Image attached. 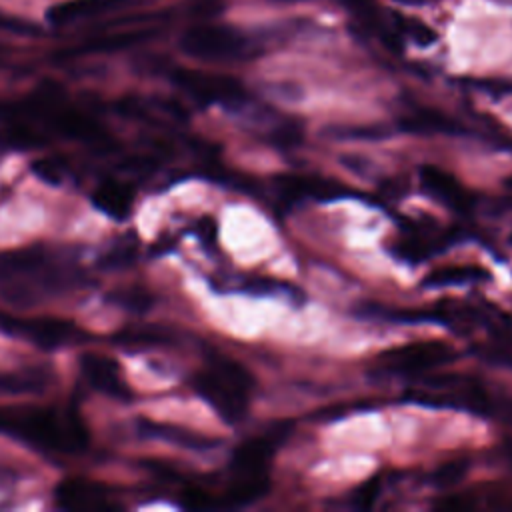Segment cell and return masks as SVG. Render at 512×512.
Listing matches in <instances>:
<instances>
[{
	"mask_svg": "<svg viewBox=\"0 0 512 512\" xmlns=\"http://www.w3.org/2000/svg\"><path fill=\"white\" fill-rule=\"evenodd\" d=\"M402 128L416 132H452L454 124L444 114L436 110H416L410 112L402 122Z\"/></svg>",
	"mask_w": 512,
	"mask_h": 512,
	"instance_id": "d6986e66",
	"label": "cell"
},
{
	"mask_svg": "<svg viewBox=\"0 0 512 512\" xmlns=\"http://www.w3.org/2000/svg\"><path fill=\"white\" fill-rule=\"evenodd\" d=\"M170 78L184 94L202 104L238 106L244 104L248 98L244 84L228 74L194 68H174Z\"/></svg>",
	"mask_w": 512,
	"mask_h": 512,
	"instance_id": "ba28073f",
	"label": "cell"
},
{
	"mask_svg": "<svg viewBox=\"0 0 512 512\" xmlns=\"http://www.w3.org/2000/svg\"><path fill=\"white\" fill-rule=\"evenodd\" d=\"M136 432L140 436L146 438H154L178 448H186V450H212L214 446L220 444L218 438H212L208 434L184 428V426H176V424H168V422H156L150 418H140L136 422Z\"/></svg>",
	"mask_w": 512,
	"mask_h": 512,
	"instance_id": "5bb4252c",
	"label": "cell"
},
{
	"mask_svg": "<svg viewBox=\"0 0 512 512\" xmlns=\"http://www.w3.org/2000/svg\"><path fill=\"white\" fill-rule=\"evenodd\" d=\"M180 50L202 62H236L250 58L252 40L228 24H194L180 36Z\"/></svg>",
	"mask_w": 512,
	"mask_h": 512,
	"instance_id": "5b68a950",
	"label": "cell"
},
{
	"mask_svg": "<svg viewBox=\"0 0 512 512\" xmlns=\"http://www.w3.org/2000/svg\"><path fill=\"white\" fill-rule=\"evenodd\" d=\"M468 466L470 462L466 458H456V460H450V462H444L440 464L434 472H432V484L438 486V488H452L454 484H458L466 472H468Z\"/></svg>",
	"mask_w": 512,
	"mask_h": 512,
	"instance_id": "ffe728a7",
	"label": "cell"
},
{
	"mask_svg": "<svg viewBox=\"0 0 512 512\" xmlns=\"http://www.w3.org/2000/svg\"><path fill=\"white\" fill-rule=\"evenodd\" d=\"M56 380L50 366H24L16 370H0V396H38Z\"/></svg>",
	"mask_w": 512,
	"mask_h": 512,
	"instance_id": "9a60e30c",
	"label": "cell"
},
{
	"mask_svg": "<svg viewBox=\"0 0 512 512\" xmlns=\"http://www.w3.org/2000/svg\"><path fill=\"white\" fill-rule=\"evenodd\" d=\"M134 188L118 178H106L92 190V204L114 220H128L134 212Z\"/></svg>",
	"mask_w": 512,
	"mask_h": 512,
	"instance_id": "e0dca14e",
	"label": "cell"
},
{
	"mask_svg": "<svg viewBox=\"0 0 512 512\" xmlns=\"http://www.w3.org/2000/svg\"><path fill=\"white\" fill-rule=\"evenodd\" d=\"M0 328L16 338L28 340L40 348H62L92 340L84 328L66 320L52 316H12L0 314Z\"/></svg>",
	"mask_w": 512,
	"mask_h": 512,
	"instance_id": "8992f818",
	"label": "cell"
},
{
	"mask_svg": "<svg viewBox=\"0 0 512 512\" xmlns=\"http://www.w3.org/2000/svg\"><path fill=\"white\" fill-rule=\"evenodd\" d=\"M500 454H502L504 462H506V464L512 468V438L504 440V444L500 446Z\"/></svg>",
	"mask_w": 512,
	"mask_h": 512,
	"instance_id": "603a6c76",
	"label": "cell"
},
{
	"mask_svg": "<svg viewBox=\"0 0 512 512\" xmlns=\"http://www.w3.org/2000/svg\"><path fill=\"white\" fill-rule=\"evenodd\" d=\"M110 300L116 302L118 306H126L130 310H140V312L150 308V304H152L150 294L146 290H142V288H136V286L122 288L120 292L110 294Z\"/></svg>",
	"mask_w": 512,
	"mask_h": 512,
	"instance_id": "44dd1931",
	"label": "cell"
},
{
	"mask_svg": "<svg viewBox=\"0 0 512 512\" xmlns=\"http://www.w3.org/2000/svg\"><path fill=\"white\" fill-rule=\"evenodd\" d=\"M508 186H512V178H510V180H508Z\"/></svg>",
	"mask_w": 512,
	"mask_h": 512,
	"instance_id": "d4e9b609",
	"label": "cell"
},
{
	"mask_svg": "<svg viewBox=\"0 0 512 512\" xmlns=\"http://www.w3.org/2000/svg\"><path fill=\"white\" fill-rule=\"evenodd\" d=\"M82 286L76 260L56 248L34 244L0 254V298L10 306L32 308Z\"/></svg>",
	"mask_w": 512,
	"mask_h": 512,
	"instance_id": "6da1fadb",
	"label": "cell"
},
{
	"mask_svg": "<svg viewBox=\"0 0 512 512\" xmlns=\"http://www.w3.org/2000/svg\"><path fill=\"white\" fill-rule=\"evenodd\" d=\"M456 352L442 340H416L382 352L376 366L382 372L400 376H422L440 366L454 362Z\"/></svg>",
	"mask_w": 512,
	"mask_h": 512,
	"instance_id": "52a82bcc",
	"label": "cell"
},
{
	"mask_svg": "<svg viewBox=\"0 0 512 512\" xmlns=\"http://www.w3.org/2000/svg\"><path fill=\"white\" fill-rule=\"evenodd\" d=\"M192 388L224 422L234 424L248 412L254 376L238 360L214 352L208 356L204 366L194 372Z\"/></svg>",
	"mask_w": 512,
	"mask_h": 512,
	"instance_id": "3957f363",
	"label": "cell"
},
{
	"mask_svg": "<svg viewBox=\"0 0 512 512\" xmlns=\"http://www.w3.org/2000/svg\"><path fill=\"white\" fill-rule=\"evenodd\" d=\"M0 432L52 456H78L90 444L88 426L72 406H0Z\"/></svg>",
	"mask_w": 512,
	"mask_h": 512,
	"instance_id": "7a4b0ae2",
	"label": "cell"
},
{
	"mask_svg": "<svg viewBox=\"0 0 512 512\" xmlns=\"http://www.w3.org/2000/svg\"><path fill=\"white\" fill-rule=\"evenodd\" d=\"M276 434H260L240 442L230 456L232 476H262L268 474L270 458L276 450Z\"/></svg>",
	"mask_w": 512,
	"mask_h": 512,
	"instance_id": "4fadbf2b",
	"label": "cell"
},
{
	"mask_svg": "<svg viewBox=\"0 0 512 512\" xmlns=\"http://www.w3.org/2000/svg\"><path fill=\"white\" fill-rule=\"evenodd\" d=\"M418 388L408 392V398L422 404H436V406H454L474 414H496L498 402L488 392L482 380L466 374H440L432 372L426 376H418Z\"/></svg>",
	"mask_w": 512,
	"mask_h": 512,
	"instance_id": "277c9868",
	"label": "cell"
},
{
	"mask_svg": "<svg viewBox=\"0 0 512 512\" xmlns=\"http://www.w3.org/2000/svg\"><path fill=\"white\" fill-rule=\"evenodd\" d=\"M276 192L288 202L298 200H336L352 192L350 186L336 178H324L316 174H280L276 180Z\"/></svg>",
	"mask_w": 512,
	"mask_h": 512,
	"instance_id": "8fae6325",
	"label": "cell"
},
{
	"mask_svg": "<svg viewBox=\"0 0 512 512\" xmlns=\"http://www.w3.org/2000/svg\"><path fill=\"white\" fill-rule=\"evenodd\" d=\"M376 494H378V482H368V484H364L362 488H358V496H356V504L358 506H370L372 504V500L376 498Z\"/></svg>",
	"mask_w": 512,
	"mask_h": 512,
	"instance_id": "7402d4cb",
	"label": "cell"
},
{
	"mask_svg": "<svg viewBox=\"0 0 512 512\" xmlns=\"http://www.w3.org/2000/svg\"><path fill=\"white\" fill-rule=\"evenodd\" d=\"M420 182L432 198H436L450 210L466 212L472 208L470 190H466L462 186V182L454 174L446 172L444 168L434 166V164L420 166Z\"/></svg>",
	"mask_w": 512,
	"mask_h": 512,
	"instance_id": "7c38bea8",
	"label": "cell"
},
{
	"mask_svg": "<svg viewBox=\"0 0 512 512\" xmlns=\"http://www.w3.org/2000/svg\"><path fill=\"white\" fill-rule=\"evenodd\" d=\"M496 414H500L502 420H506V422L512 424V400H510V402H504V404H498Z\"/></svg>",
	"mask_w": 512,
	"mask_h": 512,
	"instance_id": "cb8c5ba5",
	"label": "cell"
},
{
	"mask_svg": "<svg viewBox=\"0 0 512 512\" xmlns=\"http://www.w3.org/2000/svg\"><path fill=\"white\" fill-rule=\"evenodd\" d=\"M78 368L84 382L100 392L102 396L118 402H130L134 392L122 372L116 358L104 352H82L78 358Z\"/></svg>",
	"mask_w": 512,
	"mask_h": 512,
	"instance_id": "9c48e42d",
	"label": "cell"
},
{
	"mask_svg": "<svg viewBox=\"0 0 512 512\" xmlns=\"http://www.w3.org/2000/svg\"><path fill=\"white\" fill-rule=\"evenodd\" d=\"M488 274L482 268L476 266H446L440 270H434L430 276L424 278V286H444V284H462V282H476L486 280Z\"/></svg>",
	"mask_w": 512,
	"mask_h": 512,
	"instance_id": "ac0fdd59",
	"label": "cell"
},
{
	"mask_svg": "<svg viewBox=\"0 0 512 512\" xmlns=\"http://www.w3.org/2000/svg\"><path fill=\"white\" fill-rule=\"evenodd\" d=\"M54 502L62 510L76 512H102L116 510L112 490L106 484L86 478H66L54 490Z\"/></svg>",
	"mask_w": 512,
	"mask_h": 512,
	"instance_id": "30bf717a",
	"label": "cell"
},
{
	"mask_svg": "<svg viewBox=\"0 0 512 512\" xmlns=\"http://www.w3.org/2000/svg\"><path fill=\"white\" fill-rule=\"evenodd\" d=\"M136 2L138 0H64L60 4H54L46 12V18L54 26H66L72 22H82V20L110 14L118 8H124Z\"/></svg>",
	"mask_w": 512,
	"mask_h": 512,
	"instance_id": "2e32d148",
	"label": "cell"
}]
</instances>
